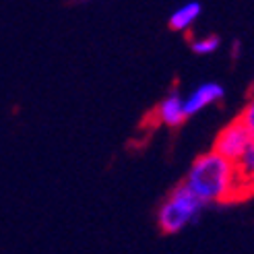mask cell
Listing matches in <instances>:
<instances>
[{
    "mask_svg": "<svg viewBox=\"0 0 254 254\" xmlns=\"http://www.w3.org/2000/svg\"><path fill=\"white\" fill-rule=\"evenodd\" d=\"M240 122H242L246 128L250 130V134L254 136V95L248 99V104L244 106V110H242V114H240Z\"/></svg>",
    "mask_w": 254,
    "mask_h": 254,
    "instance_id": "9c48e42d",
    "label": "cell"
},
{
    "mask_svg": "<svg viewBox=\"0 0 254 254\" xmlns=\"http://www.w3.org/2000/svg\"><path fill=\"white\" fill-rule=\"evenodd\" d=\"M219 37L217 35H207V37H198L190 44V50L196 54V56H209V54H215L219 50Z\"/></svg>",
    "mask_w": 254,
    "mask_h": 254,
    "instance_id": "ba28073f",
    "label": "cell"
},
{
    "mask_svg": "<svg viewBox=\"0 0 254 254\" xmlns=\"http://www.w3.org/2000/svg\"><path fill=\"white\" fill-rule=\"evenodd\" d=\"M202 15V4L196 2V0H192V2H186L182 6H178L170 19H168V25L170 29L174 31H186L188 27H192V23Z\"/></svg>",
    "mask_w": 254,
    "mask_h": 254,
    "instance_id": "52a82bcc",
    "label": "cell"
},
{
    "mask_svg": "<svg viewBox=\"0 0 254 254\" xmlns=\"http://www.w3.org/2000/svg\"><path fill=\"white\" fill-rule=\"evenodd\" d=\"M238 176V194L240 198L246 194H254V141L246 149V153L236 163Z\"/></svg>",
    "mask_w": 254,
    "mask_h": 254,
    "instance_id": "8992f818",
    "label": "cell"
},
{
    "mask_svg": "<svg viewBox=\"0 0 254 254\" xmlns=\"http://www.w3.org/2000/svg\"><path fill=\"white\" fill-rule=\"evenodd\" d=\"M157 120L166 126H180L186 120L184 112V97L178 91H170L157 106Z\"/></svg>",
    "mask_w": 254,
    "mask_h": 254,
    "instance_id": "5b68a950",
    "label": "cell"
},
{
    "mask_svg": "<svg viewBox=\"0 0 254 254\" xmlns=\"http://www.w3.org/2000/svg\"><path fill=\"white\" fill-rule=\"evenodd\" d=\"M225 95V89L221 83H215V81H205L196 85L192 91L188 93V97H184V112H186V118L194 116V114L202 112L205 108L217 104L221 101Z\"/></svg>",
    "mask_w": 254,
    "mask_h": 254,
    "instance_id": "277c9868",
    "label": "cell"
},
{
    "mask_svg": "<svg viewBox=\"0 0 254 254\" xmlns=\"http://www.w3.org/2000/svg\"><path fill=\"white\" fill-rule=\"evenodd\" d=\"M252 141H254V136L250 134V130L240 122V118H236L219 130V134L215 136L211 151H215L217 155H221L223 159H227L236 166L240 157L246 153V149L250 147Z\"/></svg>",
    "mask_w": 254,
    "mask_h": 254,
    "instance_id": "3957f363",
    "label": "cell"
},
{
    "mask_svg": "<svg viewBox=\"0 0 254 254\" xmlns=\"http://www.w3.org/2000/svg\"><path fill=\"white\" fill-rule=\"evenodd\" d=\"M207 205L184 182L178 184L157 211V223L163 234H178L194 223Z\"/></svg>",
    "mask_w": 254,
    "mask_h": 254,
    "instance_id": "7a4b0ae2",
    "label": "cell"
},
{
    "mask_svg": "<svg viewBox=\"0 0 254 254\" xmlns=\"http://www.w3.org/2000/svg\"><path fill=\"white\" fill-rule=\"evenodd\" d=\"M184 184L205 202H230L240 198L236 166L217 155L215 151L198 155L190 166Z\"/></svg>",
    "mask_w": 254,
    "mask_h": 254,
    "instance_id": "6da1fadb",
    "label": "cell"
}]
</instances>
